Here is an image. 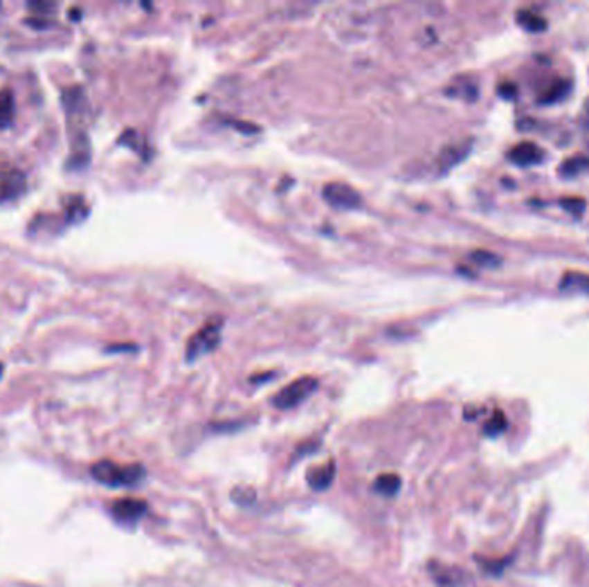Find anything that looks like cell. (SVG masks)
Listing matches in <instances>:
<instances>
[{
	"instance_id": "cell-1",
	"label": "cell",
	"mask_w": 589,
	"mask_h": 587,
	"mask_svg": "<svg viewBox=\"0 0 589 587\" xmlns=\"http://www.w3.org/2000/svg\"><path fill=\"white\" fill-rule=\"evenodd\" d=\"M91 476L100 484L111 487L133 486L145 477V469L138 463L133 465H118L111 460H102L91 467Z\"/></svg>"
},
{
	"instance_id": "cell-2",
	"label": "cell",
	"mask_w": 589,
	"mask_h": 587,
	"mask_svg": "<svg viewBox=\"0 0 589 587\" xmlns=\"http://www.w3.org/2000/svg\"><path fill=\"white\" fill-rule=\"evenodd\" d=\"M317 390V379L310 376H303L300 379L293 381L288 386H284L280 392H276V396L273 398V405L276 408L288 410L295 408L300 403L305 401L314 391Z\"/></svg>"
},
{
	"instance_id": "cell-3",
	"label": "cell",
	"mask_w": 589,
	"mask_h": 587,
	"mask_svg": "<svg viewBox=\"0 0 589 587\" xmlns=\"http://www.w3.org/2000/svg\"><path fill=\"white\" fill-rule=\"evenodd\" d=\"M221 323H209L203 327H200L190 338L188 346H186V359H188V362H193V360L200 359V356L207 355V353L217 348L221 341Z\"/></svg>"
},
{
	"instance_id": "cell-4",
	"label": "cell",
	"mask_w": 589,
	"mask_h": 587,
	"mask_svg": "<svg viewBox=\"0 0 589 587\" xmlns=\"http://www.w3.org/2000/svg\"><path fill=\"white\" fill-rule=\"evenodd\" d=\"M26 190V176L12 164H0V204L16 200Z\"/></svg>"
},
{
	"instance_id": "cell-5",
	"label": "cell",
	"mask_w": 589,
	"mask_h": 587,
	"mask_svg": "<svg viewBox=\"0 0 589 587\" xmlns=\"http://www.w3.org/2000/svg\"><path fill=\"white\" fill-rule=\"evenodd\" d=\"M323 197L333 207L338 208H355L362 204V197L354 186L347 183L331 181L323 188Z\"/></svg>"
},
{
	"instance_id": "cell-6",
	"label": "cell",
	"mask_w": 589,
	"mask_h": 587,
	"mask_svg": "<svg viewBox=\"0 0 589 587\" xmlns=\"http://www.w3.org/2000/svg\"><path fill=\"white\" fill-rule=\"evenodd\" d=\"M147 503L136 498H121L112 505V515L121 523H135L145 515Z\"/></svg>"
},
{
	"instance_id": "cell-7",
	"label": "cell",
	"mask_w": 589,
	"mask_h": 587,
	"mask_svg": "<svg viewBox=\"0 0 589 587\" xmlns=\"http://www.w3.org/2000/svg\"><path fill=\"white\" fill-rule=\"evenodd\" d=\"M471 148H472L471 140L455 141V143H450V145H446V147H443L442 152H440V155H438L440 171L446 172V171H450L451 168H455L457 164H460V162L464 161V159L469 155Z\"/></svg>"
},
{
	"instance_id": "cell-8",
	"label": "cell",
	"mask_w": 589,
	"mask_h": 587,
	"mask_svg": "<svg viewBox=\"0 0 589 587\" xmlns=\"http://www.w3.org/2000/svg\"><path fill=\"white\" fill-rule=\"evenodd\" d=\"M545 157V152L543 148H539L538 145L532 143V141H520L516 147L510 148L509 159L514 164L520 165V168H527V165L539 164Z\"/></svg>"
},
{
	"instance_id": "cell-9",
	"label": "cell",
	"mask_w": 589,
	"mask_h": 587,
	"mask_svg": "<svg viewBox=\"0 0 589 587\" xmlns=\"http://www.w3.org/2000/svg\"><path fill=\"white\" fill-rule=\"evenodd\" d=\"M429 574L433 581L440 587H462L464 586V574L462 570L451 568L448 565L440 563V561H429L428 565Z\"/></svg>"
},
{
	"instance_id": "cell-10",
	"label": "cell",
	"mask_w": 589,
	"mask_h": 587,
	"mask_svg": "<svg viewBox=\"0 0 589 587\" xmlns=\"http://www.w3.org/2000/svg\"><path fill=\"white\" fill-rule=\"evenodd\" d=\"M334 476H336V465L334 462H327L326 465L314 467L307 472V482L314 491H324L333 484Z\"/></svg>"
},
{
	"instance_id": "cell-11",
	"label": "cell",
	"mask_w": 589,
	"mask_h": 587,
	"mask_svg": "<svg viewBox=\"0 0 589 587\" xmlns=\"http://www.w3.org/2000/svg\"><path fill=\"white\" fill-rule=\"evenodd\" d=\"M14 109H16L14 93L9 88H2L0 90V129H6L12 125Z\"/></svg>"
},
{
	"instance_id": "cell-12",
	"label": "cell",
	"mask_w": 589,
	"mask_h": 587,
	"mask_svg": "<svg viewBox=\"0 0 589 587\" xmlns=\"http://www.w3.org/2000/svg\"><path fill=\"white\" fill-rule=\"evenodd\" d=\"M516 21L518 26H522L525 31H529V33H541V31L546 30L545 17H541L539 14L531 12V10H525V9L517 10Z\"/></svg>"
},
{
	"instance_id": "cell-13",
	"label": "cell",
	"mask_w": 589,
	"mask_h": 587,
	"mask_svg": "<svg viewBox=\"0 0 589 587\" xmlns=\"http://www.w3.org/2000/svg\"><path fill=\"white\" fill-rule=\"evenodd\" d=\"M401 487V479L397 473H381L374 480V491L381 496H395Z\"/></svg>"
},
{
	"instance_id": "cell-14",
	"label": "cell",
	"mask_w": 589,
	"mask_h": 587,
	"mask_svg": "<svg viewBox=\"0 0 589 587\" xmlns=\"http://www.w3.org/2000/svg\"><path fill=\"white\" fill-rule=\"evenodd\" d=\"M588 169L589 159L584 157V155H574V157H569L567 161H563L562 164H560L559 172L562 176H565V178H574V176L583 174Z\"/></svg>"
},
{
	"instance_id": "cell-15",
	"label": "cell",
	"mask_w": 589,
	"mask_h": 587,
	"mask_svg": "<svg viewBox=\"0 0 589 587\" xmlns=\"http://www.w3.org/2000/svg\"><path fill=\"white\" fill-rule=\"evenodd\" d=\"M560 288L565 289V291H569V289H574V291L588 293V295H589V276L570 272V274H567L565 278L562 279V282H560Z\"/></svg>"
},
{
	"instance_id": "cell-16",
	"label": "cell",
	"mask_w": 589,
	"mask_h": 587,
	"mask_svg": "<svg viewBox=\"0 0 589 587\" xmlns=\"http://www.w3.org/2000/svg\"><path fill=\"white\" fill-rule=\"evenodd\" d=\"M570 90V83L569 81H556V83H553L552 87L548 88V90L545 91V93L541 95V98H539V102H543V104H555L556 100H560V98H563L567 95V91Z\"/></svg>"
},
{
	"instance_id": "cell-17",
	"label": "cell",
	"mask_w": 589,
	"mask_h": 587,
	"mask_svg": "<svg viewBox=\"0 0 589 587\" xmlns=\"http://www.w3.org/2000/svg\"><path fill=\"white\" fill-rule=\"evenodd\" d=\"M471 260L474 262V264L481 265V267H498L500 264H502V259H500L496 253L488 252V250H474V252L471 253Z\"/></svg>"
},
{
	"instance_id": "cell-18",
	"label": "cell",
	"mask_w": 589,
	"mask_h": 587,
	"mask_svg": "<svg viewBox=\"0 0 589 587\" xmlns=\"http://www.w3.org/2000/svg\"><path fill=\"white\" fill-rule=\"evenodd\" d=\"M231 498L236 501L238 505H243V507H248V505H253L257 500V494L255 491L252 489V487H246V486H238L233 489Z\"/></svg>"
},
{
	"instance_id": "cell-19",
	"label": "cell",
	"mask_w": 589,
	"mask_h": 587,
	"mask_svg": "<svg viewBox=\"0 0 589 587\" xmlns=\"http://www.w3.org/2000/svg\"><path fill=\"white\" fill-rule=\"evenodd\" d=\"M505 429H507V420L502 412L493 413V417L488 420V422H486L484 426V433L488 434V436H498V434L503 433Z\"/></svg>"
},
{
	"instance_id": "cell-20",
	"label": "cell",
	"mask_w": 589,
	"mask_h": 587,
	"mask_svg": "<svg viewBox=\"0 0 589 587\" xmlns=\"http://www.w3.org/2000/svg\"><path fill=\"white\" fill-rule=\"evenodd\" d=\"M68 217L71 219V221H78V219L84 217L88 212L87 204H84V200L81 197H73L69 198V204H68Z\"/></svg>"
},
{
	"instance_id": "cell-21",
	"label": "cell",
	"mask_w": 589,
	"mask_h": 587,
	"mask_svg": "<svg viewBox=\"0 0 589 587\" xmlns=\"http://www.w3.org/2000/svg\"><path fill=\"white\" fill-rule=\"evenodd\" d=\"M560 205H562L565 210L572 212L574 215H581L584 212V208H586V201H584L583 198H577V197L562 198V200H560Z\"/></svg>"
},
{
	"instance_id": "cell-22",
	"label": "cell",
	"mask_w": 589,
	"mask_h": 587,
	"mask_svg": "<svg viewBox=\"0 0 589 587\" xmlns=\"http://www.w3.org/2000/svg\"><path fill=\"white\" fill-rule=\"evenodd\" d=\"M28 7H30L31 10H33L37 16H45V14L52 12V10H55V3L51 2H30L28 3Z\"/></svg>"
},
{
	"instance_id": "cell-23",
	"label": "cell",
	"mask_w": 589,
	"mask_h": 587,
	"mask_svg": "<svg viewBox=\"0 0 589 587\" xmlns=\"http://www.w3.org/2000/svg\"><path fill=\"white\" fill-rule=\"evenodd\" d=\"M498 91L503 95V98H514V95H516L517 88L514 87L512 83H503L502 87H500Z\"/></svg>"
},
{
	"instance_id": "cell-24",
	"label": "cell",
	"mask_w": 589,
	"mask_h": 587,
	"mask_svg": "<svg viewBox=\"0 0 589 587\" xmlns=\"http://www.w3.org/2000/svg\"><path fill=\"white\" fill-rule=\"evenodd\" d=\"M584 118H586V123L589 125V100L586 102V105H584Z\"/></svg>"
},
{
	"instance_id": "cell-25",
	"label": "cell",
	"mask_w": 589,
	"mask_h": 587,
	"mask_svg": "<svg viewBox=\"0 0 589 587\" xmlns=\"http://www.w3.org/2000/svg\"><path fill=\"white\" fill-rule=\"evenodd\" d=\"M0 374H2V363H0Z\"/></svg>"
}]
</instances>
